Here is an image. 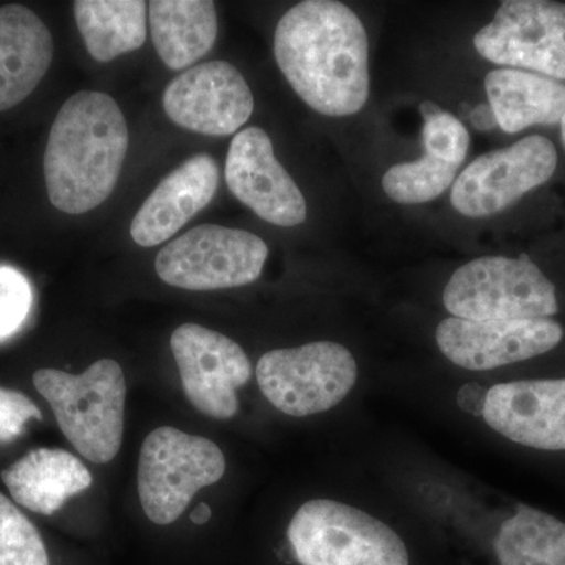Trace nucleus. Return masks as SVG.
I'll list each match as a JSON object with an SVG mask.
<instances>
[{
    "label": "nucleus",
    "instance_id": "obj_26",
    "mask_svg": "<svg viewBox=\"0 0 565 565\" xmlns=\"http://www.w3.org/2000/svg\"><path fill=\"white\" fill-rule=\"evenodd\" d=\"M32 303V286L25 275L14 267L0 266V343L20 332Z\"/></svg>",
    "mask_w": 565,
    "mask_h": 565
},
{
    "label": "nucleus",
    "instance_id": "obj_12",
    "mask_svg": "<svg viewBox=\"0 0 565 565\" xmlns=\"http://www.w3.org/2000/svg\"><path fill=\"white\" fill-rule=\"evenodd\" d=\"M247 81L232 63H200L174 77L162 96L167 117L192 132L230 136L239 131L253 114Z\"/></svg>",
    "mask_w": 565,
    "mask_h": 565
},
{
    "label": "nucleus",
    "instance_id": "obj_21",
    "mask_svg": "<svg viewBox=\"0 0 565 565\" xmlns=\"http://www.w3.org/2000/svg\"><path fill=\"white\" fill-rule=\"evenodd\" d=\"M148 3L141 0H77L74 17L85 47L98 62L140 50L147 40Z\"/></svg>",
    "mask_w": 565,
    "mask_h": 565
},
{
    "label": "nucleus",
    "instance_id": "obj_13",
    "mask_svg": "<svg viewBox=\"0 0 565 565\" xmlns=\"http://www.w3.org/2000/svg\"><path fill=\"white\" fill-rule=\"evenodd\" d=\"M438 348L449 362L470 371H489L525 362L553 351L564 329L553 319L468 321L448 318L438 323Z\"/></svg>",
    "mask_w": 565,
    "mask_h": 565
},
{
    "label": "nucleus",
    "instance_id": "obj_31",
    "mask_svg": "<svg viewBox=\"0 0 565 565\" xmlns=\"http://www.w3.org/2000/svg\"><path fill=\"white\" fill-rule=\"evenodd\" d=\"M561 139H563L564 148H565V114L563 120H561Z\"/></svg>",
    "mask_w": 565,
    "mask_h": 565
},
{
    "label": "nucleus",
    "instance_id": "obj_17",
    "mask_svg": "<svg viewBox=\"0 0 565 565\" xmlns=\"http://www.w3.org/2000/svg\"><path fill=\"white\" fill-rule=\"evenodd\" d=\"M54 55L50 29L28 7H0V111L18 106L46 76Z\"/></svg>",
    "mask_w": 565,
    "mask_h": 565
},
{
    "label": "nucleus",
    "instance_id": "obj_22",
    "mask_svg": "<svg viewBox=\"0 0 565 565\" xmlns=\"http://www.w3.org/2000/svg\"><path fill=\"white\" fill-rule=\"evenodd\" d=\"M500 565H565V523L520 504L493 542Z\"/></svg>",
    "mask_w": 565,
    "mask_h": 565
},
{
    "label": "nucleus",
    "instance_id": "obj_27",
    "mask_svg": "<svg viewBox=\"0 0 565 565\" xmlns=\"http://www.w3.org/2000/svg\"><path fill=\"white\" fill-rule=\"evenodd\" d=\"M31 419H43L39 405L25 394L0 386V444L20 438Z\"/></svg>",
    "mask_w": 565,
    "mask_h": 565
},
{
    "label": "nucleus",
    "instance_id": "obj_6",
    "mask_svg": "<svg viewBox=\"0 0 565 565\" xmlns=\"http://www.w3.org/2000/svg\"><path fill=\"white\" fill-rule=\"evenodd\" d=\"M225 470V456L214 441L169 426L152 430L137 470L145 515L156 525L177 522L195 493L221 481Z\"/></svg>",
    "mask_w": 565,
    "mask_h": 565
},
{
    "label": "nucleus",
    "instance_id": "obj_4",
    "mask_svg": "<svg viewBox=\"0 0 565 565\" xmlns=\"http://www.w3.org/2000/svg\"><path fill=\"white\" fill-rule=\"evenodd\" d=\"M452 318L468 321L550 319L559 310L555 285L530 256H484L457 269L444 291Z\"/></svg>",
    "mask_w": 565,
    "mask_h": 565
},
{
    "label": "nucleus",
    "instance_id": "obj_14",
    "mask_svg": "<svg viewBox=\"0 0 565 565\" xmlns=\"http://www.w3.org/2000/svg\"><path fill=\"white\" fill-rule=\"evenodd\" d=\"M225 180L233 195L263 221L291 228L307 218L303 193L275 158L273 140L263 129L247 128L234 136Z\"/></svg>",
    "mask_w": 565,
    "mask_h": 565
},
{
    "label": "nucleus",
    "instance_id": "obj_20",
    "mask_svg": "<svg viewBox=\"0 0 565 565\" xmlns=\"http://www.w3.org/2000/svg\"><path fill=\"white\" fill-rule=\"evenodd\" d=\"M151 39L170 70H184L204 57L217 39L218 22L210 0H152Z\"/></svg>",
    "mask_w": 565,
    "mask_h": 565
},
{
    "label": "nucleus",
    "instance_id": "obj_2",
    "mask_svg": "<svg viewBox=\"0 0 565 565\" xmlns=\"http://www.w3.org/2000/svg\"><path fill=\"white\" fill-rule=\"evenodd\" d=\"M129 132L111 96L79 92L52 122L44 151L51 203L66 214H84L106 202L120 178Z\"/></svg>",
    "mask_w": 565,
    "mask_h": 565
},
{
    "label": "nucleus",
    "instance_id": "obj_25",
    "mask_svg": "<svg viewBox=\"0 0 565 565\" xmlns=\"http://www.w3.org/2000/svg\"><path fill=\"white\" fill-rule=\"evenodd\" d=\"M423 115V145L426 154L459 169L470 148V134L455 115L433 102L419 106Z\"/></svg>",
    "mask_w": 565,
    "mask_h": 565
},
{
    "label": "nucleus",
    "instance_id": "obj_10",
    "mask_svg": "<svg viewBox=\"0 0 565 565\" xmlns=\"http://www.w3.org/2000/svg\"><path fill=\"white\" fill-rule=\"evenodd\" d=\"M556 167L557 151L553 141L542 136H527L511 147L475 159L452 185V206L471 218L498 214L545 184L555 174Z\"/></svg>",
    "mask_w": 565,
    "mask_h": 565
},
{
    "label": "nucleus",
    "instance_id": "obj_24",
    "mask_svg": "<svg viewBox=\"0 0 565 565\" xmlns=\"http://www.w3.org/2000/svg\"><path fill=\"white\" fill-rule=\"evenodd\" d=\"M0 565H51L43 539L20 509L0 493Z\"/></svg>",
    "mask_w": 565,
    "mask_h": 565
},
{
    "label": "nucleus",
    "instance_id": "obj_3",
    "mask_svg": "<svg viewBox=\"0 0 565 565\" xmlns=\"http://www.w3.org/2000/svg\"><path fill=\"white\" fill-rule=\"evenodd\" d=\"M58 427L84 459L107 463L120 452L125 433L126 379L120 364L98 360L82 374L44 367L33 373Z\"/></svg>",
    "mask_w": 565,
    "mask_h": 565
},
{
    "label": "nucleus",
    "instance_id": "obj_15",
    "mask_svg": "<svg viewBox=\"0 0 565 565\" xmlns=\"http://www.w3.org/2000/svg\"><path fill=\"white\" fill-rule=\"evenodd\" d=\"M482 418L514 444L565 451V379L494 385Z\"/></svg>",
    "mask_w": 565,
    "mask_h": 565
},
{
    "label": "nucleus",
    "instance_id": "obj_29",
    "mask_svg": "<svg viewBox=\"0 0 565 565\" xmlns=\"http://www.w3.org/2000/svg\"><path fill=\"white\" fill-rule=\"evenodd\" d=\"M470 120L471 125L481 132L493 131L494 128H498L497 118H494L492 107H490L489 104H479V106H476L475 109L471 110Z\"/></svg>",
    "mask_w": 565,
    "mask_h": 565
},
{
    "label": "nucleus",
    "instance_id": "obj_8",
    "mask_svg": "<svg viewBox=\"0 0 565 565\" xmlns=\"http://www.w3.org/2000/svg\"><path fill=\"white\" fill-rule=\"evenodd\" d=\"M269 256L262 237L244 230L200 225L159 252L156 273L188 291L239 288L258 280Z\"/></svg>",
    "mask_w": 565,
    "mask_h": 565
},
{
    "label": "nucleus",
    "instance_id": "obj_1",
    "mask_svg": "<svg viewBox=\"0 0 565 565\" xmlns=\"http://www.w3.org/2000/svg\"><path fill=\"white\" fill-rule=\"evenodd\" d=\"M282 76L311 109L351 117L370 98V44L360 18L334 0H305L282 14L274 36Z\"/></svg>",
    "mask_w": 565,
    "mask_h": 565
},
{
    "label": "nucleus",
    "instance_id": "obj_16",
    "mask_svg": "<svg viewBox=\"0 0 565 565\" xmlns=\"http://www.w3.org/2000/svg\"><path fill=\"white\" fill-rule=\"evenodd\" d=\"M217 188V163L211 156H193L182 162L137 211L131 223L134 243L140 247L166 243L212 202Z\"/></svg>",
    "mask_w": 565,
    "mask_h": 565
},
{
    "label": "nucleus",
    "instance_id": "obj_9",
    "mask_svg": "<svg viewBox=\"0 0 565 565\" xmlns=\"http://www.w3.org/2000/svg\"><path fill=\"white\" fill-rule=\"evenodd\" d=\"M473 43L494 65L565 81V3L508 0Z\"/></svg>",
    "mask_w": 565,
    "mask_h": 565
},
{
    "label": "nucleus",
    "instance_id": "obj_11",
    "mask_svg": "<svg viewBox=\"0 0 565 565\" xmlns=\"http://www.w3.org/2000/svg\"><path fill=\"white\" fill-rule=\"evenodd\" d=\"M172 352L185 396L200 414L230 419L239 412L237 390L252 379L250 360L239 344L189 322L174 330Z\"/></svg>",
    "mask_w": 565,
    "mask_h": 565
},
{
    "label": "nucleus",
    "instance_id": "obj_7",
    "mask_svg": "<svg viewBox=\"0 0 565 565\" xmlns=\"http://www.w3.org/2000/svg\"><path fill=\"white\" fill-rule=\"evenodd\" d=\"M359 377L344 345L318 341L264 353L256 366L259 390L277 411L303 418L330 411L352 392Z\"/></svg>",
    "mask_w": 565,
    "mask_h": 565
},
{
    "label": "nucleus",
    "instance_id": "obj_28",
    "mask_svg": "<svg viewBox=\"0 0 565 565\" xmlns=\"http://www.w3.org/2000/svg\"><path fill=\"white\" fill-rule=\"evenodd\" d=\"M487 393L489 390L479 384H467L457 392V405L462 408L463 412L473 416L484 415V408L487 403Z\"/></svg>",
    "mask_w": 565,
    "mask_h": 565
},
{
    "label": "nucleus",
    "instance_id": "obj_23",
    "mask_svg": "<svg viewBox=\"0 0 565 565\" xmlns=\"http://www.w3.org/2000/svg\"><path fill=\"white\" fill-rule=\"evenodd\" d=\"M456 167L426 154L418 161L397 163L386 170L382 188L393 202L423 204L448 191L456 180Z\"/></svg>",
    "mask_w": 565,
    "mask_h": 565
},
{
    "label": "nucleus",
    "instance_id": "obj_19",
    "mask_svg": "<svg viewBox=\"0 0 565 565\" xmlns=\"http://www.w3.org/2000/svg\"><path fill=\"white\" fill-rule=\"evenodd\" d=\"M486 93L498 128L515 134L535 125H556L565 114V84L523 70H494Z\"/></svg>",
    "mask_w": 565,
    "mask_h": 565
},
{
    "label": "nucleus",
    "instance_id": "obj_18",
    "mask_svg": "<svg viewBox=\"0 0 565 565\" xmlns=\"http://www.w3.org/2000/svg\"><path fill=\"white\" fill-rule=\"evenodd\" d=\"M14 503L41 515H52L74 494L92 486L88 468L63 449L40 448L28 452L2 471Z\"/></svg>",
    "mask_w": 565,
    "mask_h": 565
},
{
    "label": "nucleus",
    "instance_id": "obj_5",
    "mask_svg": "<svg viewBox=\"0 0 565 565\" xmlns=\"http://www.w3.org/2000/svg\"><path fill=\"white\" fill-rule=\"evenodd\" d=\"M302 565H408L403 539L373 515L340 501L311 500L288 527Z\"/></svg>",
    "mask_w": 565,
    "mask_h": 565
},
{
    "label": "nucleus",
    "instance_id": "obj_30",
    "mask_svg": "<svg viewBox=\"0 0 565 565\" xmlns=\"http://www.w3.org/2000/svg\"><path fill=\"white\" fill-rule=\"evenodd\" d=\"M211 514L210 505L202 503L196 505L195 511H192L191 520L195 525H203L211 519Z\"/></svg>",
    "mask_w": 565,
    "mask_h": 565
}]
</instances>
